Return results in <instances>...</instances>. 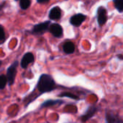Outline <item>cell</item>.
<instances>
[{
  "instance_id": "ac0fdd59",
  "label": "cell",
  "mask_w": 123,
  "mask_h": 123,
  "mask_svg": "<svg viewBox=\"0 0 123 123\" xmlns=\"http://www.w3.org/2000/svg\"><path fill=\"white\" fill-rule=\"evenodd\" d=\"M39 3H45V2H47L49 0H37Z\"/></svg>"
},
{
  "instance_id": "5b68a950",
  "label": "cell",
  "mask_w": 123,
  "mask_h": 123,
  "mask_svg": "<svg viewBox=\"0 0 123 123\" xmlns=\"http://www.w3.org/2000/svg\"><path fill=\"white\" fill-rule=\"evenodd\" d=\"M107 20V12L103 7H99L97 10V21L100 26L105 24Z\"/></svg>"
},
{
  "instance_id": "7a4b0ae2",
  "label": "cell",
  "mask_w": 123,
  "mask_h": 123,
  "mask_svg": "<svg viewBox=\"0 0 123 123\" xmlns=\"http://www.w3.org/2000/svg\"><path fill=\"white\" fill-rule=\"evenodd\" d=\"M106 123H123V119L118 113L112 110H107L105 113Z\"/></svg>"
},
{
  "instance_id": "6da1fadb",
  "label": "cell",
  "mask_w": 123,
  "mask_h": 123,
  "mask_svg": "<svg viewBox=\"0 0 123 123\" xmlns=\"http://www.w3.org/2000/svg\"><path fill=\"white\" fill-rule=\"evenodd\" d=\"M37 88L40 94L50 92L55 88V83L53 78L46 74H43L39 78Z\"/></svg>"
},
{
  "instance_id": "52a82bcc",
  "label": "cell",
  "mask_w": 123,
  "mask_h": 123,
  "mask_svg": "<svg viewBox=\"0 0 123 123\" xmlns=\"http://www.w3.org/2000/svg\"><path fill=\"white\" fill-rule=\"evenodd\" d=\"M50 32L55 37H61L63 34V29L59 24L53 23L50 26Z\"/></svg>"
},
{
  "instance_id": "8fae6325",
  "label": "cell",
  "mask_w": 123,
  "mask_h": 123,
  "mask_svg": "<svg viewBox=\"0 0 123 123\" xmlns=\"http://www.w3.org/2000/svg\"><path fill=\"white\" fill-rule=\"evenodd\" d=\"M63 103V101L61 100H48V101H45V102H43L42 104V105L40 106V107L41 108L50 107L55 106V105H59Z\"/></svg>"
},
{
  "instance_id": "30bf717a",
  "label": "cell",
  "mask_w": 123,
  "mask_h": 123,
  "mask_svg": "<svg viewBox=\"0 0 123 123\" xmlns=\"http://www.w3.org/2000/svg\"><path fill=\"white\" fill-rule=\"evenodd\" d=\"M49 24H50V22L49 21H47V22H43V23H40V24H37L36 25L34 26L33 28V31L35 33H42V32H44L45 30H46L49 26Z\"/></svg>"
},
{
  "instance_id": "9c48e42d",
  "label": "cell",
  "mask_w": 123,
  "mask_h": 123,
  "mask_svg": "<svg viewBox=\"0 0 123 123\" xmlns=\"http://www.w3.org/2000/svg\"><path fill=\"white\" fill-rule=\"evenodd\" d=\"M61 16V11L58 7H55L50 9V13H49V17L51 20H58L60 19Z\"/></svg>"
},
{
  "instance_id": "e0dca14e",
  "label": "cell",
  "mask_w": 123,
  "mask_h": 123,
  "mask_svg": "<svg viewBox=\"0 0 123 123\" xmlns=\"http://www.w3.org/2000/svg\"><path fill=\"white\" fill-rule=\"evenodd\" d=\"M4 38V31L2 27L0 26V40H2Z\"/></svg>"
},
{
  "instance_id": "4fadbf2b",
  "label": "cell",
  "mask_w": 123,
  "mask_h": 123,
  "mask_svg": "<svg viewBox=\"0 0 123 123\" xmlns=\"http://www.w3.org/2000/svg\"><path fill=\"white\" fill-rule=\"evenodd\" d=\"M116 9L120 12H123V0H113Z\"/></svg>"
},
{
  "instance_id": "5bb4252c",
  "label": "cell",
  "mask_w": 123,
  "mask_h": 123,
  "mask_svg": "<svg viewBox=\"0 0 123 123\" xmlns=\"http://www.w3.org/2000/svg\"><path fill=\"white\" fill-rule=\"evenodd\" d=\"M6 83H7L6 76L4 75H0V89H4L6 85Z\"/></svg>"
},
{
  "instance_id": "8992f818",
  "label": "cell",
  "mask_w": 123,
  "mask_h": 123,
  "mask_svg": "<svg viewBox=\"0 0 123 123\" xmlns=\"http://www.w3.org/2000/svg\"><path fill=\"white\" fill-rule=\"evenodd\" d=\"M85 19H86L85 15H84L82 14H75L71 17V18L70 20V22L74 26L78 27L81 25V23L85 20Z\"/></svg>"
},
{
  "instance_id": "9a60e30c",
  "label": "cell",
  "mask_w": 123,
  "mask_h": 123,
  "mask_svg": "<svg viewBox=\"0 0 123 123\" xmlns=\"http://www.w3.org/2000/svg\"><path fill=\"white\" fill-rule=\"evenodd\" d=\"M59 96L61 97H68V98H71L72 99H76V100H78L79 99V97L71 93H68V92H65V93H62L61 94L59 95Z\"/></svg>"
},
{
  "instance_id": "277c9868",
  "label": "cell",
  "mask_w": 123,
  "mask_h": 123,
  "mask_svg": "<svg viewBox=\"0 0 123 123\" xmlns=\"http://www.w3.org/2000/svg\"><path fill=\"white\" fill-rule=\"evenodd\" d=\"M17 66V62H15L13 65H12L7 70L6 72V78H7V82L9 86L12 85L14 81L15 75H16V67Z\"/></svg>"
},
{
  "instance_id": "d6986e66",
  "label": "cell",
  "mask_w": 123,
  "mask_h": 123,
  "mask_svg": "<svg viewBox=\"0 0 123 123\" xmlns=\"http://www.w3.org/2000/svg\"><path fill=\"white\" fill-rule=\"evenodd\" d=\"M1 61H0V66H1Z\"/></svg>"
},
{
  "instance_id": "ba28073f",
  "label": "cell",
  "mask_w": 123,
  "mask_h": 123,
  "mask_svg": "<svg viewBox=\"0 0 123 123\" xmlns=\"http://www.w3.org/2000/svg\"><path fill=\"white\" fill-rule=\"evenodd\" d=\"M34 61V56L32 53H26L21 61V66L23 68H26L29 64Z\"/></svg>"
},
{
  "instance_id": "7c38bea8",
  "label": "cell",
  "mask_w": 123,
  "mask_h": 123,
  "mask_svg": "<svg viewBox=\"0 0 123 123\" xmlns=\"http://www.w3.org/2000/svg\"><path fill=\"white\" fill-rule=\"evenodd\" d=\"M63 51H64L65 53H66V54H72L75 50V46L72 42L68 41V42L65 43V44L63 45Z\"/></svg>"
},
{
  "instance_id": "2e32d148",
  "label": "cell",
  "mask_w": 123,
  "mask_h": 123,
  "mask_svg": "<svg viewBox=\"0 0 123 123\" xmlns=\"http://www.w3.org/2000/svg\"><path fill=\"white\" fill-rule=\"evenodd\" d=\"M20 7L23 9H27L30 5V0H20Z\"/></svg>"
},
{
  "instance_id": "3957f363",
  "label": "cell",
  "mask_w": 123,
  "mask_h": 123,
  "mask_svg": "<svg viewBox=\"0 0 123 123\" xmlns=\"http://www.w3.org/2000/svg\"><path fill=\"white\" fill-rule=\"evenodd\" d=\"M98 111V108L96 106H90L88 107L87 110L86 111V112L81 116L80 119L81 120L82 123H86V121H88L89 120H90L92 117H93L96 113Z\"/></svg>"
}]
</instances>
